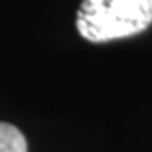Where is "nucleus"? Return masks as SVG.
<instances>
[{
	"label": "nucleus",
	"instance_id": "nucleus-1",
	"mask_svg": "<svg viewBox=\"0 0 152 152\" xmlns=\"http://www.w3.org/2000/svg\"><path fill=\"white\" fill-rule=\"evenodd\" d=\"M152 24V0H83L77 12V32L93 44L123 39Z\"/></svg>",
	"mask_w": 152,
	"mask_h": 152
},
{
	"label": "nucleus",
	"instance_id": "nucleus-2",
	"mask_svg": "<svg viewBox=\"0 0 152 152\" xmlns=\"http://www.w3.org/2000/svg\"><path fill=\"white\" fill-rule=\"evenodd\" d=\"M0 152H28L26 138L14 124L0 123Z\"/></svg>",
	"mask_w": 152,
	"mask_h": 152
}]
</instances>
